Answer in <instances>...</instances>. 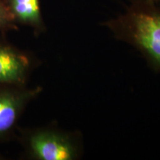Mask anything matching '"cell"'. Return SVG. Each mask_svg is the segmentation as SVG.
<instances>
[{
	"instance_id": "3",
	"label": "cell",
	"mask_w": 160,
	"mask_h": 160,
	"mask_svg": "<svg viewBox=\"0 0 160 160\" xmlns=\"http://www.w3.org/2000/svg\"><path fill=\"white\" fill-rule=\"evenodd\" d=\"M28 62L25 57L0 46V82L17 81L23 77Z\"/></svg>"
},
{
	"instance_id": "2",
	"label": "cell",
	"mask_w": 160,
	"mask_h": 160,
	"mask_svg": "<svg viewBox=\"0 0 160 160\" xmlns=\"http://www.w3.org/2000/svg\"><path fill=\"white\" fill-rule=\"evenodd\" d=\"M30 145L35 157L42 160H73L81 152L79 139L50 131L32 136Z\"/></svg>"
},
{
	"instance_id": "7",
	"label": "cell",
	"mask_w": 160,
	"mask_h": 160,
	"mask_svg": "<svg viewBox=\"0 0 160 160\" xmlns=\"http://www.w3.org/2000/svg\"><path fill=\"white\" fill-rule=\"evenodd\" d=\"M139 1L144 2L145 3L152 4V5L160 6V0H139Z\"/></svg>"
},
{
	"instance_id": "5",
	"label": "cell",
	"mask_w": 160,
	"mask_h": 160,
	"mask_svg": "<svg viewBox=\"0 0 160 160\" xmlns=\"http://www.w3.org/2000/svg\"><path fill=\"white\" fill-rule=\"evenodd\" d=\"M19 102L15 97L0 95V133L9 130L17 119Z\"/></svg>"
},
{
	"instance_id": "4",
	"label": "cell",
	"mask_w": 160,
	"mask_h": 160,
	"mask_svg": "<svg viewBox=\"0 0 160 160\" xmlns=\"http://www.w3.org/2000/svg\"><path fill=\"white\" fill-rule=\"evenodd\" d=\"M11 10L13 15L23 22L40 28L42 17L39 0H11Z\"/></svg>"
},
{
	"instance_id": "6",
	"label": "cell",
	"mask_w": 160,
	"mask_h": 160,
	"mask_svg": "<svg viewBox=\"0 0 160 160\" xmlns=\"http://www.w3.org/2000/svg\"><path fill=\"white\" fill-rule=\"evenodd\" d=\"M10 19H11V14L8 10L2 4L0 3V26L5 25Z\"/></svg>"
},
{
	"instance_id": "1",
	"label": "cell",
	"mask_w": 160,
	"mask_h": 160,
	"mask_svg": "<svg viewBox=\"0 0 160 160\" xmlns=\"http://www.w3.org/2000/svg\"><path fill=\"white\" fill-rule=\"evenodd\" d=\"M103 25L160 71V6L134 0L123 14Z\"/></svg>"
}]
</instances>
